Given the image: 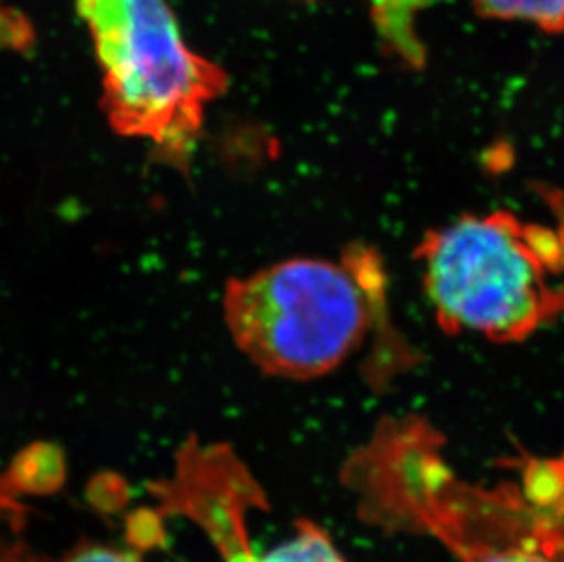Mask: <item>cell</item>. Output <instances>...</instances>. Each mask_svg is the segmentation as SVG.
<instances>
[{
  "label": "cell",
  "mask_w": 564,
  "mask_h": 562,
  "mask_svg": "<svg viewBox=\"0 0 564 562\" xmlns=\"http://www.w3.org/2000/svg\"><path fill=\"white\" fill-rule=\"evenodd\" d=\"M230 336L260 371L313 380L357 353L386 316V277L373 250L338 260L294 258L227 283Z\"/></svg>",
  "instance_id": "1"
},
{
  "label": "cell",
  "mask_w": 564,
  "mask_h": 562,
  "mask_svg": "<svg viewBox=\"0 0 564 562\" xmlns=\"http://www.w3.org/2000/svg\"><path fill=\"white\" fill-rule=\"evenodd\" d=\"M554 203L555 227L499 210L422 239L416 258L442 329L511 344L564 313V203Z\"/></svg>",
  "instance_id": "2"
},
{
  "label": "cell",
  "mask_w": 564,
  "mask_h": 562,
  "mask_svg": "<svg viewBox=\"0 0 564 562\" xmlns=\"http://www.w3.org/2000/svg\"><path fill=\"white\" fill-rule=\"evenodd\" d=\"M77 11L94 39L113 130L185 169L227 74L188 48L166 0H77Z\"/></svg>",
  "instance_id": "3"
},
{
  "label": "cell",
  "mask_w": 564,
  "mask_h": 562,
  "mask_svg": "<svg viewBox=\"0 0 564 562\" xmlns=\"http://www.w3.org/2000/svg\"><path fill=\"white\" fill-rule=\"evenodd\" d=\"M435 0H371L378 37L408 66L421 68L426 48L416 33V17ZM482 15L524 21L543 32H564V0H474Z\"/></svg>",
  "instance_id": "4"
},
{
  "label": "cell",
  "mask_w": 564,
  "mask_h": 562,
  "mask_svg": "<svg viewBox=\"0 0 564 562\" xmlns=\"http://www.w3.org/2000/svg\"><path fill=\"white\" fill-rule=\"evenodd\" d=\"M227 562H347L330 537L311 520H299L293 537L280 542L265 555H256L247 544L243 531H232L221 539Z\"/></svg>",
  "instance_id": "5"
},
{
  "label": "cell",
  "mask_w": 564,
  "mask_h": 562,
  "mask_svg": "<svg viewBox=\"0 0 564 562\" xmlns=\"http://www.w3.org/2000/svg\"><path fill=\"white\" fill-rule=\"evenodd\" d=\"M35 41V32L26 17L0 0V48L28 50Z\"/></svg>",
  "instance_id": "6"
},
{
  "label": "cell",
  "mask_w": 564,
  "mask_h": 562,
  "mask_svg": "<svg viewBox=\"0 0 564 562\" xmlns=\"http://www.w3.org/2000/svg\"><path fill=\"white\" fill-rule=\"evenodd\" d=\"M68 562H141L130 553L110 550L105 547L83 548L79 552L72 555Z\"/></svg>",
  "instance_id": "7"
},
{
  "label": "cell",
  "mask_w": 564,
  "mask_h": 562,
  "mask_svg": "<svg viewBox=\"0 0 564 562\" xmlns=\"http://www.w3.org/2000/svg\"><path fill=\"white\" fill-rule=\"evenodd\" d=\"M482 562H554L544 558L541 553L524 552V550H511V552L497 553L494 558Z\"/></svg>",
  "instance_id": "8"
},
{
  "label": "cell",
  "mask_w": 564,
  "mask_h": 562,
  "mask_svg": "<svg viewBox=\"0 0 564 562\" xmlns=\"http://www.w3.org/2000/svg\"><path fill=\"white\" fill-rule=\"evenodd\" d=\"M0 562H11V561H4V559H0Z\"/></svg>",
  "instance_id": "9"
},
{
  "label": "cell",
  "mask_w": 564,
  "mask_h": 562,
  "mask_svg": "<svg viewBox=\"0 0 564 562\" xmlns=\"http://www.w3.org/2000/svg\"><path fill=\"white\" fill-rule=\"evenodd\" d=\"M369 2H371V0H369Z\"/></svg>",
  "instance_id": "10"
}]
</instances>
